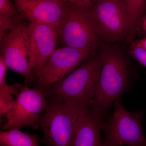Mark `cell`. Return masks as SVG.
<instances>
[{
	"instance_id": "cell-1",
	"label": "cell",
	"mask_w": 146,
	"mask_h": 146,
	"mask_svg": "<svg viewBox=\"0 0 146 146\" xmlns=\"http://www.w3.org/2000/svg\"><path fill=\"white\" fill-rule=\"evenodd\" d=\"M100 59L98 89L89 106L108 118L110 107L116 99L129 91L131 72L124 58L115 51L106 50Z\"/></svg>"
},
{
	"instance_id": "cell-2",
	"label": "cell",
	"mask_w": 146,
	"mask_h": 146,
	"mask_svg": "<svg viewBox=\"0 0 146 146\" xmlns=\"http://www.w3.org/2000/svg\"><path fill=\"white\" fill-rule=\"evenodd\" d=\"M101 66L100 57L90 58L43 94L49 100L74 102L89 107L98 89Z\"/></svg>"
},
{
	"instance_id": "cell-3",
	"label": "cell",
	"mask_w": 146,
	"mask_h": 146,
	"mask_svg": "<svg viewBox=\"0 0 146 146\" xmlns=\"http://www.w3.org/2000/svg\"><path fill=\"white\" fill-rule=\"evenodd\" d=\"M48 101L39 121L44 134L40 142L46 146H70L76 122L88 107L72 101Z\"/></svg>"
},
{
	"instance_id": "cell-4",
	"label": "cell",
	"mask_w": 146,
	"mask_h": 146,
	"mask_svg": "<svg viewBox=\"0 0 146 146\" xmlns=\"http://www.w3.org/2000/svg\"><path fill=\"white\" fill-rule=\"evenodd\" d=\"M114 103V113L103 126L105 136L103 146H146L142 125L144 111L128 112L123 106L121 96Z\"/></svg>"
},
{
	"instance_id": "cell-5",
	"label": "cell",
	"mask_w": 146,
	"mask_h": 146,
	"mask_svg": "<svg viewBox=\"0 0 146 146\" xmlns=\"http://www.w3.org/2000/svg\"><path fill=\"white\" fill-rule=\"evenodd\" d=\"M58 39L66 46L82 48L96 42L99 35L88 9L66 1L58 28Z\"/></svg>"
},
{
	"instance_id": "cell-6",
	"label": "cell",
	"mask_w": 146,
	"mask_h": 146,
	"mask_svg": "<svg viewBox=\"0 0 146 146\" xmlns=\"http://www.w3.org/2000/svg\"><path fill=\"white\" fill-rule=\"evenodd\" d=\"M99 36L114 42L130 31V20L124 0H100L88 9Z\"/></svg>"
},
{
	"instance_id": "cell-7",
	"label": "cell",
	"mask_w": 146,
	"mask_h": 146,
	"mask_svg": "<svg viewBox=\"0 0 146 146\" xmlns=\"http://www.w3.org/2000/svg\"><path fill=\"white\" fill-rule=\"evenodd\" d=\"M96 42L82 48L66 46L56 49L47 60L38 78L35 89L44 92L61 81L94 52Z\"/></svg>"
},
{
	"instance_id": "cell-8",
	"label": "cell",
	"mask_w": 146,
	"mask_h": 146,
	"mask_svg": "<svg viewBox=\"0 0 146 146\" xmlns=\"http://www.w3.org/2000/svg\"><path fill=\"white\" fill-rule=\"evenodd\" d=\"M16 96L13 107L4 115L6 122L2 130L20 129L23 126L39 128V118L48 105L43 92L25 85Z\"/></svg>"
},
{
	"instance_id": "cell-9",
	"label": "cell",
	"mask_w": 146,
	"mask_h": 146,
	"mask_svg": "<svg viewBox=\"0 0 146 146\" xmlns=\"http://www.w3.org/2000/svg\"><path fill=\"white\" fill-rule=\"evenodd\" d=\"M25 36L29 62L38 80L47 60L56 49L58 29L50 25L30 23L26 27Z\"/></svg>"
},
{
	"instance_id": "cell-10",
	"label": "cell",
	"mask_w": 146,
	"mask_h": 146,
	"mask_svg": "<svg viewBox=\"0 0 146 146\" xmlns=\"http://www.w3.org/2000/svg\"><path fill=\"white\" fill-rule=\"evenodd\" d=\"M26 26L23 20L1 40V55L8 68L23 76L28 83L36 78L28 59Z\"/></svg>"
},
{
	"instance_id": "cell-11",
	"label": "cell",
	"mask_w": 146,
	"mask_h": 146,
	"mask_svg": "<svg viewBox=\"0 0 146 146\" xmlns=\"http://www.w3.org/2000/svg\"><path fill=\"white\" fill-rule=\"evenodd\" d=\"M65 1L14 0L16 8L24 19L30 23L50 25L58 29L63 17Z\"/></svg>"
},
{
	"instance_id": "cell-12",
	"label": "cell",
	"mask_w": 146,
	"mask_h": 146,
	"mask_svg": "<svg viewBox=\"0 0 146 146\" xmlns=\"http://www.w3.org/2000/svg\"><path fill=\"white\" fill-rule=\"evenodd\" d=\"M104 117L94 108H85L76 122L70 146H103L101 132Z\"/></svg>"
},
{
	"instance_id": "cell-13",
	"label": "cell",
	"mask_w": 146,
	"mask_h": 146,
	"mask_svg": "<svg viewBox=\"0 0 146 146\" xmlns=\"http://www.w3.org/2000/svg\"><path fill=\"white\" fill-rule=\"evenodd\" d=\"M4 59L0 56V116L1 118L14 105L15 100L11 95H18L23 86L17 83L13 85H8L6 82L7 68Z\"/></svg>"
},
{
	"instance_id": "cell-14",
	"label": "cell",
	"mask_w": 146,
	"mask_h": 146,
	"mask_svg": "<svg viewBox=\"0 0 146 146\" xmlns=\"http://www.w3.org/2000/svg\"><path fill=\"white\" fill-rule=\"evenodd\" d=\"M36 134H27L20 129H11L0 132L1 146H39Z\"/></svg>"
},
{
	"instance_id": "cell-15",
	"label": "cell",
	"mask_w": 146,
	"mask_h": 146,
	"mask_svg": "<svg viewBox=\"0 0 146 146\" xmlns=\"http://www.w3.org/2000/svg\"><path fill=\"white\" fill-rule=\"evenodd\" d=\"M130 20V36L136 31L146 0H124Z\"/></svg>"
},
{
	"instance_id": "cell-16",
	"label": "cell",
	"mask_w": 146,
	"mask_h": 146,
	"mask_svg": "<svg viewBox=\"0 0 146 146\" xmlns=\"http://www.w3.org/2000/svg\"><path fill=\"white\" fill-rule=\"evenodd\" d=\"M0 16L11 19H17L21 16L10 0H0Z\"/></svg>"
},
{
	"instance_id": "cell-17",
	"label": "cell",
	"mask_w": 146,
	"mask_h": 146,
	"mask_svg": "<svg viewBox=\"0 0 146 146\" xmlns=\"http://www.w3.org/2000/svg\"><path fill=\"white\" fill-rule=\"evenodd\" d=\"M131 52L136 60L141 65L146 67V50L135 44L132 46Z\"/></svg>"
},
{
	"instance_id": "cell-18",
	"label": "cell",
	"mask_w": 146,
	"mask_h": 146,
	"mask_svg": "<svg viewBox=\"0 0 146 146\" xmlns=\"http://www.w3.org/2000/svg\"><path fill=\"white\" fill-rule=\"evenodd\" d=\"M97 0H69V1L74 3L77 5L88 9L93 5V2Z\"/></svg>"
},
{
	"instance_id": "cell-19",
	"label": "cell",
	"mask_w": 146,
	"mask_h": 146,
	"mask_svg": "<svg viewBox=\"0 0 146 146\" xmlns=\"http://www.w3.org/2000/svg\"><path fill=\"white\" fill-rule=\"evenodd\" d=\"M136 44L146 50V37L137 42Z\"/></svg>"
},
{
	"instance_id": "cell-20",
	"label": "cell",
	"mask_w": 146,
	"mask_h": 146,
	"mask_svg": "<svg viewBox=\"0 0 146 146\" xmlns=\"http://www.w3.org/2000/svg\"><path fill=\"white\" fill-rule=\"evenodd\" d=\"M143 27L145 30L146 32V16L145 17L143 21Z\"/></svg>"
},
{
	"instance_id": "cell-21",
	"label": "cell",
	"mask_w": 146,
	"mask_h": 146,
	"mask_svg": "<svg viewBox=\"0 0 146 146\" xmlns=\"http://www.w3.org/2000/svg\"><path fill=\"white\" fill-rule=\"evenodd\" d=\"M40 1V0H39ZM50 1H68L69 0H50Z\"/></svg>"
}]
</instances>
